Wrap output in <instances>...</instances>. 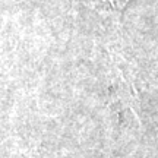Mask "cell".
<instances>
[{"label": "cell", "mask_w": 158, "mask_h": 158, "mask_svg": "<svg viewBox=\"0 0 158 158\" xmlns=\"http://www.w3.org/2000/svg\"><path fill=\"white\" fill-rule=\"evenodd\" d=\"M129 0H107L108 3V7H111V10H122L126 3H127Z\"/></svg>", "instance_id": "6da1fadb"}]
</instances>
